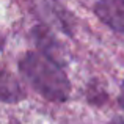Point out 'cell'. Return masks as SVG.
<instances>
[{
	"instance_id": "6da1fadb",
	"label": "cell",
	"mask_w": 124,
	"mask_h": 124,
	"mask_svg": "<svg viewBox=\"0 0 124 124\" xmlns=\"http://www.w3.org/2000/svg\"><path fill=\"white\" fill-rule=\"evenodd\" d=\"M21 72L39 94L50 101H66L71 83L54 58L39 52H28L19 63Z\"/></svg>"
},
{
	"instance_id": "7a4b0ae2",
	"label": "cell",
	"mask_w": 124,
	"mask_h": 124,
	"mask_svg": "<svg viewBox=\"0 0 124 124\" xmlns=\"http://www.w3.org/2000/svg\"><path fill=\"white\" fill-rule=\"evenodd\" d=\"M96 14L110 28L124 33V2L123 0H99Z\"/></svg>"
},
{
	"instance_id": "3957f363",
	"label": "cell",
	"mask_w": 124,
	"mask_h": 124,
	"mask_svg": "<svg viewBox=\"0 0 124 124\" xmlns=\"http://www.w3.org/2000/svg\"><path fill=\"white\" fill-rule=\"evenodd\" d=\"M24 91L16 82V79L9 77L8 74H0V101L5 102H16L22 99Z\"/></svg>"
},
{
	"instance_id": "277c9868",
	"label": "cell",
	"mask_w": 124,
	"mask_h": 124,
	"mask_svg": "<svg viewBox=\"0 0 124 124\" xmlns=\"http://www.w3.org/2000/svg\"><path fill=\"white\" fill-rule=\"evenodd\" d=\"M121 104H123V107H124V96L121 97Z\"/></svg>"
},
{
	"instance_id": "5b68a950",
	"label": "cell",
	"mask_w": 124,
	"mask_h": 124,
	"mask_svg": "<svg viewBox=\"0 0 124 124\" xmlns=\"http://www.w3.org/2000/svg\"><path fill=\"white\" fill-rule=\"evenodd\" d=\"M123 2H124V0H123Z\"/></svg>"
}]
</instances>
